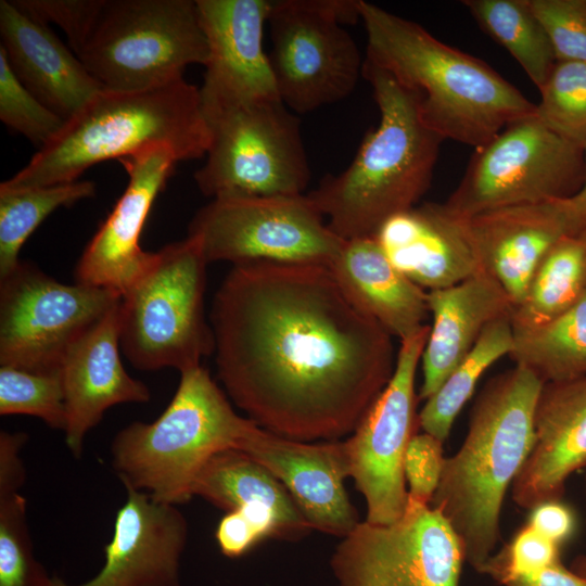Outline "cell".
I'll return each instance as SVG.
<instances>
[{
	"instance_id": "ffe728a7",
	"label": "cell",
	"mask_w": 586,
	"mask_h": 586,
	"mask_svg": "<svg viewBox=\"0 0 586 586\" xmlns=\"http://www.w3.org/2000/svg\"><path fill=\"white\" fill-rule=\"evenodd\" d=\"M208 46L201 95L280 99L263 36L269 0H195Z\"/></svg>"
},
{
	"instance_id": "ab89813d",
	"label": "cell",
	"mask_w": 586,
	"mask_h": 586,
	"mask_svg": "<svg viewBox=\"0 0 586 586\" xmlns=\"http://www.w3.org/2000/svg\"><path fill=\"white\" fill-rule=\"evenodd\" d=\"M215 537L221 553L229 558L241 557L260 542L276 538L269 524L239 510L226 512L217 525Z\"/></svg>"
},
{
	"instance_id": "484cf974",
	"label": "cell",
	"mask_w": 586,
	"mask_h": 586,
	"mask_svg": "<svg viewBox=\"0 0 586 586\" xmlns=\"http://www.w3.org/2000/svg\"><path fill=\"white\" fill-rule=\"evenodd\" d=\"M329 267L353 301L392 336L402 341L424 326L426 291L390 262L374 238L345 241Z\"/></svg>"
},
{
	"instance_id": "b9f144b4",
	"label": "cell",
	"mask_w": 586,
	"mask_h": 586,
	"mask_svg": "<svg viewBox=\"0 0 586 586\" xmlns=\"http://www.w3.org/2000/svg\"><path fill=\"white\" fill-rule=\"evenodd\" d=\"M26 441L24 432H0V494L20 492L25 482L20 454Z\"/></svg>"
},
{
	"instance_id": "d4e9b609",
	"label": "cell",
	"mask_w": 586,
	"mask_h": 586,
	"mask_svg": "<svg viewBox=\"0 0 586 586\" xmlns=\"http://www.w3.org/2000/svg\"><path fill=\"white\" fill-rule=\"evenodd\" d=\"M426 300L433 323L421 356L423 379L418 398L424 400L469 354L485 328L512 310L502 288L485 271L428 291Z\"/></svg>"
},
{
	"instance_id": "2e32d148",
	"label": "cell",
	"mask_w": 586,
	"mask_h": 586,
	"mask_svg": "<svg viewBox=\"0 0 586 586\" xmlns=\"http://www.w3.org/2000/svg\"><path fill=\"white\" fill-rule=\"evenodd\" d=\"M128 183L112 212L85 247L75 282L123 296L149 269L155 252L139 244L146 217L178 160L168 146H153L118 161Z\"/></svg>"
},
{
	"instance_id": "f1b7e54d",
	"label": "cell",
	"mask_w": 586,
	"mask_h": 586,
	"mask_svg": "<svg viewBox=\"0 0 586 586\" xmlns=\"http://www.w3.org/2000/svg\"><path fill=\"white\" fill-rule=\"evenodd\" d=\"M511 358L544 383L586 374V291L566 311L532 330L514 333Z\"/></svg>"
},
{
	"instance_id": "603a6c76",
	"label": "cell",
	"mask_w": 586,
	"mask_h": 586,
	"mask_svg": "<svg viewBox=\"0 0 586 586\" xmlns=\"http://www.w3.org/2000/svg\"><path fill=\"white\" fill-rule=\"evenodd\" d=\"M374 239L390 262L426 292L484 271L466 217L444 203H424L392 217Z\"/></svg>"
},
{
	"instance_id": "8992f818",
	"label": "cell",
	"mask_w": 586,
	"mask_h": 586,
	"mask_svg": "<svg viewBox=\"0 0 586 586\" xmlns=\"http://www.w3.org/2000/svg\"><path fill=\"white\" fill-rule=\"evenodd\" d=\"M180 374L177 391L160 417L128 424L111 445L112 464L124 486L174 506L193 497L194 479L211 457L241 449L257 425L235 412L201 365Z\"/></svg>"
},
{
	"instance_id": "9a60e30c",
	"label": "cell",
	"mask_w": 586,
	"mask_h": 586,
	"mask_svg": "<svg viewBox=\"0 0 586 586\" xmlns=\"http://www.w3.org/2000/svg\"><path fill=\"white\" fill-rule=\"evenodd\" d=\"M429 333L424 324L400 341L388 383L345 441L351 477L366 500V521L372 524L395 522L408 501L404 457L418 425L415 380Z\"/></svg>"
},
{
	"instance_id": "ba28073f",
	"label": "cell",
	"mask_w": 586,
	"mask_h": 586,
	"mask_svg": "<svg viewBox=\"0 0 586 586\" xmlns=\"http://www.w3.org/2000/svg\"><path fill=\"white\" fill-rule=\"evenodd\" d=\"M201 102L209 139L194 181L205 196L303 194L311 174L301 120L280 99Z\"/></svg>"
},
{
	"instance_id": "e575fe53",
	"label": "cell",
	"mask_w": 586,
	"mask_h": 586,
	"mask_svg": "<svg viewBox=\"0 0 586 586\" xmlns=\"http://www.w3.org/2000/svg\"><path fill=\"white\" fill-rule=\"evenodd\" d=\"M0 415H28L64 431L66 409L61 372L38 373L0 367Z\"/></svg>"
},
{
	"instance_id": "7a4b0ae2",
	"label": "cell",
	"mask_w": 586,
	"mask_h": 586,
	"mask_svg": "<svg viewBox=\"0 0 586 586\" xmlns=\"http://www.w3.org/2000/svg\"><path fill=\"white\" fill-rule=\"evenodd\" d=\"M365 60L417 98L424 124L443 140L480 148L536 104L482 60L450 47L416 22L359 0Z\"/></svg>"
},
{
	"instance_id": "7c38bea8",
	"label": "cell",
	"mask_w": 586,
	"mask_h": 586,
	"mask_svg": "<svg viewBox=\"0 0 586 586\" xmlns=\"http://www.w3.org/2000/svg\"><path fill=\"white\" fill-rule=\"evenodd\" d=\"M206 262L270 260L330 265L345 240L307 194L212 199L188 226Z\"/></svg>"
},
{
	"instance_id": "6da1fadb",
	"label": "cell",
	"mask_w": 586,
	"mask_h": 586,
	"mask_svg": "<svg viewBox=\"0 0 586 586\" xmlns=\"http://www.w3.org/2000/svg\"><path fill=\"white\" fill-rule=\"evenodd\" d=\"M209 323L228 397L258 426L295 441L352 434L395 368L392 335L328 265L234 264Z\"/></svg>"
},
{
	"instance_id": "277c9868",
	"label": "cell",
	"mask_w": 586,
	"mask_h": 586,
	"mask_svg": "<svg viewBox=\"0 0 586 586\" xmlns=\"http://www.w3.org/2000/svg\"><path fill=\"white\" fill-rule=\"evenodd\" d=\"M362 76L380 120L349 166L307 193L345 241L374 238L388 219L416 206L430 187L444 141L422 120L416 95L392 75L365 60Z\"/></svg>"
},
{
	"instance_id": "f35d334b",
	"label": "cell",
	"mask_w": 586,
	"mask_h": 586,
	"mask_svg": "<svg viewBox=\"0 0 586 586\" xmlns=\"http://www.w3.org/2000/svg\"><path fill=\"white\" fill-rule=\"evenodd\" d=\"M443 444L425 432L416 433L409 441L404 457V475L410 497L431 504L446 458Z\"/></svg>"
},
{
	"instance_id": "7402d4cb",
	"label": "cell",
	"mask_w": 586,
	"mask_h": 586,
	"mask_svg": "<svg viewBox=\"0 0 586 586\" xmlns=\"http://www.w3.org/2000/svg\"><path fill=\"white\" fill-rule=\"evenodd\" d=\"M586 466V374L544 383L534 413V443L512 484L526 510L561 499L568 479Z\"/></svg>"
},
{
	"instance_id": "ee69618b",
	"label": "cell",
	"mask_w": 586,
	"mask_h": 586,
	"mask_svg": "<svg viewBox=\"0 0 586 586\" xmlns=\"http://www.w3.org/2000/svg\"><path fill=\"white\" fill-rule=\"evenodd\" d=\"M583 150L585 164L583 184L575 194L565 199L571 215L581 230L586 229V143Z\"/></svg>"
},
{
	"instance_id": "5b68a950",
	"label": "cell",
	"mask_w": 586,
	"mask_h": 586,
	"mask_svg": "<svg viewBox=\"0 0 586 586\" xmlns=\"http://www.w3.org/2000/svg\"><path fill=\"white\" fill-rule=\"evenodd\" d=\"M208 130L200 88L183 78L139 90L102 89L4 186L43 187L78 180L89 167L168 146L178 162L206 154Z\"/></svg>"
},
{
	"instance_id": "4fadbf2b",
	"label": "cell",
	"mask_w": 586,
	"mask_h": 586,
	"mask_svg": "<svg viewBox=\"0 0 586 586\" xmlns=\"http://www.w3.org/2000/svg\"><path fill=\"white\" fill-rule=\"evenodd\" d=\"M120 298L107 289L62 283L21 260L0 278V365L61 372L69 348Z\"/></svg>"
},
{
	"instance_id": "74e56055",
	"label": "cell",
	"mask_w": 586,
	"mask_h": 586,
	"mask_svg": "<svg viewBox=\"0 0 586 586\" xmlns=\"http://www.w3.org/2000/svg\"><path fill=\"white\" fill-rule=\"evenodd\" d=\"M557 62H586V0H528Z\"/></svg>"
},
{
	"instance_id": "836d02e7",
	"label": "cell",
	"mask_w": 586,
	"mask_h": 586,
	"mask_svg": "<svg viewBox=\"0 0 586 586\" xmlns=\"http://www.w3.org/2000/svg\"><path fill=\"white\" fill-rule=\"evenodd\" d=\"M52 576L34 556L20 492L0 494V586H51Z\"/></svg>"
},
{
	"instance_id": "f6af8a7d",
	"label": "cell",
	"mask_w": 586,
	"mask_h": 586,
	"mask_svg": "<svg viewBox=\"0 0 586 586\" xmlns=\"http://www.w3.org/2000/svg\"><path fill=\"white\" fill-rule=\"evenodd\" d=\"M574 572L586 578V552L579 555L572 563L571 568Z\"/></svg>"
},
{
	"instance_id": "3957f363",
	"label": "cell",
	"mask_w": 586,
	"mask_h": 586,
	"mask_svg": "<svg viewBox=\"0 0 586 586\" xmlns=\"http://www.w3.org/2000/svg\"><path fill=\"white\" fill-rule=\"evenodd\" d=\"M543 385L520 365L491 380L474 403L461 446L445 458L430 505L455 530L466 563L477 573L494 553L506 494L533 447Z\"/></svg>"
},
{
	"instance_id": "60d3db41",
	"label": "cell",
	"mask_w": 586,
	"mask_h": 586,
	"mask_svg": "<svg viewBox=\"0 0 586 586\" xmlns=\"http://www.w3.org/2000/svg\"><path fill=\"white\" fill-rule=\"evenodd\" d=\"M530 511L527 523L559 546L568 540L575 530L574 512L560 499L542 502Z\"/></svg>"
},
{
	"instance_id": "cb8c5ba5",
	"label": "cell",
	"mask_w": 586,
	"mask_h": 586,
	"mask_svg": "<svg viewBox=\"0 0 586 586\" xmlns=\"http://www.w3.org/2000/svg\"><path fill=\"white\" fill-rule=\"evenodd\" d=\"M1 46L18 80L64 120L105 89L49 28L15 1H0Z\"/></svg>"
},
{
	"instance_id": "7bdbcfd3",
	"label": "cell",
	"mask_w": 586,
	"mask_h": 586,
	"mask_svg": "<svg viewBox=\"0 0 586 586\" xmlns=\"http://www.w3.org/2000/svg\"><path fill=\"white\" fill-rule=\"evenodd\" d=\"M502 586H586V578L559 561L534 575L511 579Z\"/></svg>"
},
{
	"instance_id": "f546056e",
	"label": "cell",
	"mask_w": 586,
	"mask_h": 586,
	"mask_svg": "<svg viewBox=\"0 0 586 586\" xmlns=\"http://www.w3.org/2000/svg\"><path fill=\"white\" fill-rule=\"evenodd\" d=\"M513 347L510 315L489 323L469 354L425 400L418 413V425L422 431L444 443L483 373L501 357L510 356Z\"/></svg>"
},
{
	"instance_id": "ac0fdd59",
	"label": "cell",
	"mask_w": 586,
	"mask_h": 586,
	"mask_svg": "<svg viewBox=\"0 0 586 586\" xmlns=\"http://www.w3.org/2000/svg\"><path fill=\"white\" fill-rule=\"evenodd\" d=\"M127 498L117 510L104 564L81 584L52 576L51 586H180V560L188 522L174 505L154 500L125 486Z\"/></svg>"
},
{
	"instance_id": "e0dca14e",
	"label": "cell",
	"mask_w": 586,
	"mask_h": 586,
	"mask_svg": "<svg viewBox=\"0 0 586 586\" xmlns=\"http://www.w3.org/2000/svg\"><path fill=\"white\" fill-rule=\"evenodd\" d=\"M240 450L282 483L311 530L343 538L360 522L345 489V441H295L256 425Z\"/></svg>"
},
{
	"instance_id": "52a82bcc",
	"label": "cell",
	"mask_w": 586,
	"mask_h": 586,
	"mask_svg": "<svg viewBox=\"0 0 586 586\" xmlns=\"http://www.w3.org/2000/svg\"><path fill=\"white\" fill-rule=\"evenodd\" d=\"M72 50L110 90H139L206 65L208 46L193 0H95Z\"/></svg>"
},
{
	"instance_id": "83f0119b",
	"label": "cell",
	"mask_w": 586,
	"mask_h": 586,
	"mask_svg": "<svg viewBox=\"0 0 586 586\" xmlns=\"http://www.w3.org/2000/svg\"><path fill=\"white\" fill-rule=\"evenodd\" d=\"M586 291V229L560 239L546 254L522 302L512 308L513 332L540 327L572 307Z\"/></svg>"
},
{
	"instance_id": "8fae6325",
	"label": "cell",
	"mask_w": 586,
	"mask_h": 586,
	"mask_svg": "<svg viewBox=\"0 0 586 586\" xmlns=\"http://www.w3.org/2000/svg\"><path fill=\"white\" fill-rule=\"evenodd\" d=\"M584 150L537 116L519 119L476 148L444 204L456 215L570 198L583 184Z\"/></svg>"
},
{
	"instance_id": "d6a6232c",
	"label": "cell",
	"mask_w": 586,
	"mask_h": 586,
	"mask_svg": "<svg viewBox=\"0 0 586 586\" xmlns=\"http://www.w3.org/2000/svg\"><path fill=\"white\" fill-rule=\"evenodd\" d=\"M536 116L584 149L586 143V62H557L544 86Z\"/></svg>"
},
{
	"instance_id": "9c48e42d",
	"label": "cell",
	"mask_w": 586,
	"mask_h": 586,
	"mask_svg": "<svg viewBox=\"0 0 586 586\" xmlns=\"http://www.w3.org/2000/svg\"><path fill=\"white\" fill-rule=\"evenodd\" d=\"M206 262L188 237L155 252L149 269L122 296L120 349L138 370L184 372L214 354L204 311Z\"/></svg>"
},
{
	"instance_id": "d6986e66",
	"label": "cell",
	"mask_w": 586,
	"mask_h": 586,
	"mask_svg": "<svg viewBox=\"0 0 586 586\" xmlns=\"http://www.w3.org/2000/svg\"><path fill=\"white\" fill-rule=\"evenodd\" d=\"M566 198L485 211L466 217L483 270L518 306L537 267L563 237L582 231Z\"/></svg>"
},
{
	"instance_id": "1f68e13d",
	"label": "cell",
	"mask_w": 586,
	"mask_h": 586,
	"mask_svg": "<svg viewBox=\"0 0 586 586\" xmlns=\"http://www.w3.org/2000/svg\"><path fill=\"white\" fill-rule=\"evenodd\" d=\"M88 180L69 183L13 188L0 184V278L21 262L20 251L36 228L56 208L93 196Z\"/></svg>"
},
{
	"instance_id": "5bb4252c",
	"label": "cell",
	"mask_w": 586,
	"mask_h": 586,
	"mask_svg": "<svg viewBox=\"0 0 586 586\" xmlns=\"http://www.w3.org/2000/svg\"><path fill=\"white\" fill-rule=\"evenodd\" d=\"M464 563L445 517L409 495L400 518L386 525L360 521L330 560L337 586H460Z\"/></svg>"
},
{
	"instance_id": "30bf717a",
	"label": "cell",
	"mask_w": 586,
	"mask_h": 586,
	"mask_svg": "<svg viewBox=\"0 0 586 586\" xmlns=\"http://www.w3.org/2000/svg\"><path fill=\"white\" fill-rule=\"evenodd\" d=\"M358 3L271 1L268 58L278 95L292 112L305 114L354 91L365 60L344 25L360 20Z\"/></svg>"
},
{
	"instance_id": "44dd1931",
	"label": "cell",
	"mask_w": 586,
	"mask_h": 586,
	"mask_svg": "<svg viewBox=\"0 0 586 586\" xmlns=\"http://www.w3.org/2000/svg\"><path fill=\"white\" fill-rule=\"evenodd\" d=\"M119 304L69 348L62 362L65 443L76 458L82 454L87 433L109 408L151 398L148 386L129 375L122 364Z\"/></svg>"
},
{
	"instance_id": "d590c367",
	"label": "cell",
	"mask_w": 586,
	"mask_h": 586,
	"mask_svg": "<svg viewBox=\"0 0 586 586\" xmlns=\"http://www.w3.org/2000/svg\"><path fill=\"white\" fill-rule=\"evenodd\" d=\"M0 119L39 149L62 129L65 120L40 102L15 76L0 49Z\"/></svg>"
},
{
	"instance_id": "4316f807",
	"label": "cell",
	"mask_w": 586,
	"mask_h": 586,
	"mask_svg": "<svg viewBox=\"0 0 586 586\" xmlns=\"http://www.w3.org/2000/svg\"><path fill=\"white\" fill-rule=\"evenodd\" d=\"M192 495L226 512L239 510L267 522L276 538L296 539L311 531L282 483L237 448L219 451L206 461L194 479Z\"/></svg>"
},
{
	"instance_id": "8d00e7d4",
	"label": "cell",
	"mask_w": 586,
	"mask_h": 586,
	"mask_svg": "<svg viewBox=\"0 0 586 586\" xmlns=\"http://www.w3.org/2000/svg\"><path fill=\"white\" fill-rule=\"evenodd\" d=\"M560 546L526 523L498 552L493 553L481 573L501 586L519 577L534 575L560 561Z\"/></svg>"
},
{
	"instance_id": "4dcf8cb0",
	"label": "cell",
	"mask_w": 586,
	"mask_h": 586,
	"mask_svg": "<svg viewBox=\"0 0 586 586\" xmlns=\"http://www.w3.org/2000/svg\"><path fill=\"white\" fill-rule=\"evenodd\" d=\"M461 3L483 31L514 58L539 90L557 59L528 0H463Z\"/></svg>"
}]
</instances>
